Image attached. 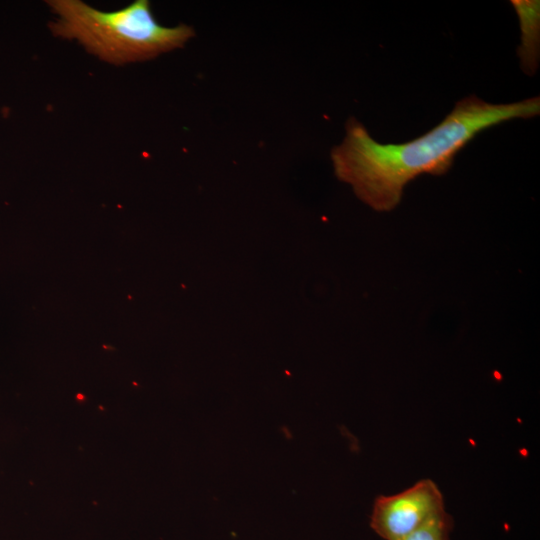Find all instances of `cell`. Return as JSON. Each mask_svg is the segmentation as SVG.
Segmentation results:
<instances>
[{"label": "cell", "instance_id": "cell-1", "mask_svg": "<svg viewBox=\"0 0 540 540\" xmlns=\"http://www.w3.org/2000/svg\"><path fill=\"white\" fill-rule=\"evenodd\" d=\"M539 114V97L494 104L469 95L433 129L400 144L379 143L361 122L350 117L343 141L331 150L334 173L365 204L376 211H390L399 204L410 181L421 174L446 173L456 154L481 131Z\"/></svg>", "mask_w": 540, "mask_h": 540}, {"label": "cell", "instance_id": "cell-2", "mask_svg": "<svg viewBox=\"0 0 540 540\" xmlns=\"http://www.w3.org/2000/svg\"><path fill=\"white\" fill-rule=\"evenodd\" d=\"M52 35L75 41L99 60L115 66L154 59L182 48L195 36L186 24L167 27L155 19L148 0L102 11L80 0L45 1Z\"/></svg>", "mask_w": 540, "mask_h": 540}, {"label": "cell", "instance_id": "cell-3", "mask_svg": "<svg viewBox=\"0 0 540 540\" xmlns=\"http://www.w3.org/2000/svg\"><path fill=\"white\" fill-rule=\"evenodd\" d=\"M445 511L437 484L421 479L400 493L378 496L370 526L384 540H403Z\"/></svg>", "mask_w": 540, "mask_h": 540}, {"label": "cell", "instance_id": "cell-4", "mask_svg": "<svg viewBox=\"0 0 540 540\" xmlns=\"http://www.w3.org/2000/svg\"><path fill=\"white\" fill-rule=\"evenodd\" d=\"M521 30L517 54L523 72L533 76L540 57V2L538 0H512Z\"/></svg>", "mask_w": 540, "mask_h": 540}, {"label": "cell", "instance_id": "cell-5", "mask_svg": "<svg viewBox=\"0 0 540 540\" xmlns=\"http://www.w3.org/2000/svg\"><path fill=\"white\" fill-rule=\"evenodd\" d=\"M452 517L445 511L403 540H449Z\"/></svg>", "mask_w": 540, "mask_h": 540}]
</instances>
